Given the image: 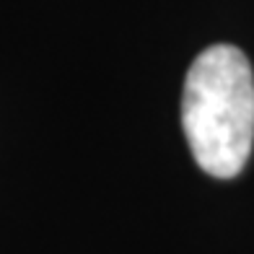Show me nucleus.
<instances>
[{
    "label": "nucleus",
    "instance_id": "1",
    "mask_svg": "<svg viewBox=\"0 0 254 254\" xmlns=\"http://www.w3.org/2000/svg\"><path fill=\"white\" fill-rule=\"evenodd\" d=\"M182 127L197 166L231 179L254 145V73L247 55L215 44L194 57L182 94Z\"/></svg>",
    "mask_w": 254,
    "mask_h": 254
}]
</instances>
